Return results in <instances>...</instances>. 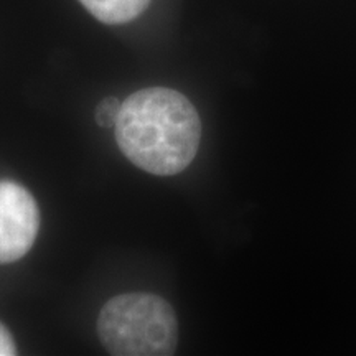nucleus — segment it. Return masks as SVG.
Instances as JSON below:
<instances>
[{
    "label": "nucleus",
    "mask_w": 356,
    "mask_h": 356,
    "mask_svg": "<svg viewBox=\"0 0 356 356\" xmlns=\"http://www.w3.org/2000/svg\"><path fill=\"white\" fill-rule=\"evenodd\" d=\"M122 102H119L115 97H106L104 101H101L99 104L96 106V122L102 127H113L115 126V121H118L119 111H121Z\"/></svg>",
    "instance_id": "nucleus-5"
},
{
    "label": "nucleus",
    "mask_w": 356,
    "mask_h": 356,
    "mask_svg": "<svg viewBox=\"0 0 356 356\" xmlns=\"http://www.w3.org/2000/svg\"><path fill=\"white\" fill-rule=\"evenodd\" d=\"M17 355L15 341L10 335V332L0 323V356H13Z\"/></svg>",
    "instance_id": "nucleus-6"
},
{
    "label": "nucleus",
    "mask_w": 356,
    "mask_h": 356,
    "mask_svg": "<svg viewBox=\"0 0 356 356\" xmlns=\"http://www.w3.org/2000/svg\"><path fill=\"white\" fill-rule=\"evenodd\" d=\"M115 140L134 165L159 177L184 172L202 140V121L188 97L168 88H145L122 102Z\"/></svg>",
    "instance_id": "nucleus-1"
},
{
    "label": "nucleus",
    "mask_w": 356,
    "mask_h": 356,
    "mask_svg": "<svg viewBox=\"0 0 356 356\" xmlns=\"http://www.w3.org/2000/svg\"><path fill=\"white\" fill-rule=\"evenodd\" d=\"M38 228L40 211L30 191L0 180V264L22 259L32 249Z\"/></svg>",
    "instance_id": "nucleus-3"
},
{
    "label": "nucleus",
    "mask_w": 356,
    "mask_h": 356,
    "mask_svg": "<svg viewBox=\"0 0 356 356\" xmlns=\"http://www.w3.org/2000/svg\"><path fill=\"white\" fill-rule=\"evenodd\" d=\"M84 8L102 24L121 25L139 17L150 0H79Z\"/></svg>",
    "instance_id": "nucleus-4"
},
{
    "label": "nucleus",
    "mask_w": 356,
    "mask_h": 356,
    "mask_svg": "<svg viewBox=\"0 0 356 356\" xmlns=\"http://www.w3.org/2000/svg\"><path fill=\"white\" fill-rule=\"evenodd\" d=\"M97 333L111 355L168 356L178 343L173 307L154 293H124L102 307Z\"/></svg>",
    "instance_id": "nucleus-2"
}]
</instances>
